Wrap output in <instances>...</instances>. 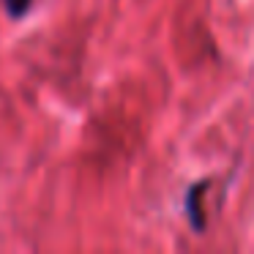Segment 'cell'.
Returning a JSON list of instances; mask_svg holds the SVG:
<instances>
[{"instance_id": "1", "label": "cell", "mask_w": 254, "mask_h": 254, "mask_svg": "<svg viewBox=\"0 0 254 254\" xmlns=\"http://www.w3.org/2000/svg\"><path fill=\"white\" fill-rule=\"evenodd\" d=\"M202 194H205V183H197V186H191V191H189L186 197V210H189V221H191L194 230H202Z\"/></svg>"}, {"instance_id": "2", "label": "cell", "mask_w": 254, "mask_h": 254, "mask_svg": "<svg viewBox=\"0 0 254 254\" xmlns=\"http://www.w3.org/2000/svg\"><path fill=\"white\" fill-rule=\"evenodd\" d=\"M28 6H30V0H8V11H11L14 17H22Z\"/></svg>"}]
</instances>
